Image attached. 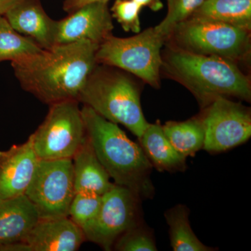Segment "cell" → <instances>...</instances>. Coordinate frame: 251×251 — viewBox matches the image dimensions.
Returning <instances> with one entry per match:
<instances>
[{"label": "cell", "mask_w": 251, "mask_h": 251, "mask_svg": "<svg viewBox=\"0 0 251 251\" xmlns=\"http://www.w3.org/2000/svg\"><path fill=\"white\" fill-rule=\"evenodd\" d=\"M99 44L82 40L57 44L11 62L21 87L43 103L77 100L97 65Z\"/></svg>", "instance_id": "obj_1"}, {"label": "cell", "mask_w": 251, "mask_h": 251, "mask_svg": "<svg viewBox=\"0 0 251 251\" xmlns=\"http://www.w3.org/2000/svg\"><path fill=\"white\" fill-rule=\"evenodd\" d=\"M81 111L87 138L115 184L128 188L141 199L152 198L154 187L150 175L153 167L141 146L130 140L118 125L90 107L84 105Z\"/></svg>", "instance_id": "obj_2"}, {"label": "cell", "mask_w": 251, "mask_h": 251, "mask_svg": "<svg viewBox=\"0 0 251 251\" xmlns=\"http://www.w3.org/2000/svg\"><path fill=\"white\" fill-rule=\"evenodd\" d=\"M162 59L161 70L187 88L202 108L220 97L251 101L250 78L236 63L170 46Z\"/></svg>", "instance_id": "obj_3"}, {"label": "cell", "mask_w": 251, "mask_h": 251, "mask_svg": "<svg viewBox=\"0 0 251 251\" xmlns=\"http://www.w3.org/2000/svg\"><path fill=\"white\" fill-rule=\"evenodd\" d=\"M77 101L108 121L125 126L138 139L150 125L142 109L139 87L117 68L97 64Z\"/></svg>", "instance_id": "obj_4"}, {"label": "cell", "mask_w": 251, "mask_h": 251, "mask_svg": "<svg viewBox=\"0 0 251 251\" xmlns=\"http://www.w3.org/2000/svg\"><path fill=\"white\" fill-rule=\"evenodd\" d=\"M250 32L218 21L191 16L175 26L166 42L174 49L216 56L237 64L250 54Z\"/></svg>", "instance_id": "obj_5"}, {"label": "cell", "mask_w": 251, "mask_h": 251, "mask_svg": "<svg viewBox=\"0 0 251 251\" xmlns=\"http://www.w3.org/2000/svg\"><path fill=\"white\" fill-rule=\"evenodd\" d=\"M165 41L154 27L148 28L131 37L111 35L99 45L96 60L97 64L133 74L158 89L161 85V49Z\"/></svg>", "instance_id": "obj_6"}, {"label": "cell", "mask_w": 251, "mask_h": 251, "mask_svg": "<svg viewBox=\"0 0 251 251\" xmlns=\"http://www.w3.org/2000/svg\"><path fill=\"white\" fill-rule=\"evenodd\" d=\"M30 138L39 160L72 159L87 138L79 102L50 105L45 120Z\"/></svg>", "instance_id": "obj_7"}, {"label": "cell", "mask_w": 251, "mask_h": 251, "mask_svg": "<svg viewBox=\"0 0 251 251\" xmlns=\"http://www.w3.org/2000/svg\"><path fill=\"white\" fill-rule=\"evenodd\" d=\"M75 193L72 159L39 160L25 195L45 219L69 216Z\"/></svg>", "instance_id": "obj_8"}, {"label": "cell", "mask_w": 251, "mask_h": 251, "mask_svg": "<svg viewBox=\"0 0 251 251\" xmlns=\"http://www.w3.org/2000/svg\"><path fill=\"white\" fill-rule=\"evenodd\" d=\"M141 201L128 188L115 184L102 196L97 218L83 229L86 240L97 244L103 250L111 251L120 236L143 223Z\"/></svg>", "instance_id": "obj_9"}, {"label": "cell", "mask_w": 251, "mask_h": 251, "mask_svg": "<svg viewBox=\"0 0 251 251\" xmlns=\"http://www.w3.org/2000/svg\"><path fill=\"white\" fill-rule=\"evenodd\" d=\"M202 116L205 129L203 149L208 152H224L251 138V111L240 103L220 97L203 108Z\"/></svg>", "instance_id": "obj_10"}, {"label": "cell", "mask_w": 251, "mask_h": 251, "mask_svg": "<svg viewBox=\"0 0 251 251\" xmlns=\"http://www.w3.org/2000/svg\"><path fill=\"white\" fill-rule=\"evenodd\" d=\"M114 29L108 1H96L81 6L57 21L55 45L82 40L101 44Z\"/></svg>", "instance_id": "obj_11"}, {"label": "cell", "mask_w": 251, "mask_h": 251, "mask_svg": "<svg viewBox=\"0 0 251 251\" xmlns=\"http://www.w3.org/2000/svg\"><path fill=\"white\" fill-rule=\"evenodd\" d=\"M39 161L30 136L24 143L0 151V200L25 195Z\"/></svg>", "instance_id": "obj_12"}, {"label": "cell", "mask_w": 251, "mask_h": 251, "mask_svg": "<svg viewBox=\"0 0 251 251\" xmlns=\"http://www.w3.org/2000/svg\"><path fill=\"white\" fill-rule=\"evenodd\" d=\"M85 241L83 230L69 216L39 219L25 239L31 251H75Z\"/></svg>", "instance_id": "obj_13"}, {"label": "cell", "mask_w": 251, "mask_h": 251, "mask_svg": "<svg viewBox=\"0 0 251 251\" xmlns=\"http://www.w3.org/2000/svg\"><path fill=\"white\" fill-rule=\"evenodd\" d=\"M4 16L15 30L30 38L43 49L55 45L57 21L51 19L37 3L23 0Z\"/></svg>", "instance_id": "obj_14"}, {"label": "cell", "mask_w": 251, "mask_h": 251, "mask_svg": "<svg viewBox=\"0 0 251 251\" xmlns=\"http://www.w3.org/2000/svg\"><path fill=\"white\" fill-rule=\"evenodd\" d=\"M39 219L35 206L25 195L0 200V251L25 241Z\"/></svg>", "instance_id": "obj_15"}, {"label": "cell", "mask_w": 251, "mask_h": 251, "mask_svg": "<svg viewBox=\"0 0 251 251\" xmlns=\"http://www.w3.org/2000/svg\"><path fill=\"white\" fill-rule=\"evenodd\" d=\"M72 163L75 192L91 191L103 196L115 185L96 155L88 138L73 157Z\"/></svg>", "instance_id": "obj_16"}, {"label": "cell", "mask_w": 251, "mask_h": 251, "mask_svg": "<svg viewBox=\"0 0 251 251\" xmlns=\"http://www.w3.org/2000/svg\"><path fill=\"white\" fill-rule=\"evenodd\" d=\"M138 140L149 161L157 171L169 173L186 171V157L173 148L163 133L159 121L150 124Z\"/></svg>", "instance_id": "obj_17"}, {"label": "cell", "mask_w": 251, "mask_h": 251, "mask_svg": "<svg viewBox=\"0 0 251 251\" xmlns=\"http://www.w3.org/2000/svg\"><path fill=\"white\" fill-rule=\"evenodd\" d=\"M192 16L251 31V0H204Z\"/></svg>", "instance_id": "obj_18"}, {"label": "cell", "mask_w": 251, "mask_h": 251, "mask_svg": "<svg viewBox=\"0 0 251 251\" xmlns=\"http://www.w3.org/2000/svg\"><path fill=\"white\" fill-rule=\"evenodd\" d=\"M162 127L173 148L186 158L203 149L205 129L202 114L184 122H168Z\"/></svg>", "instance_id": "obj_19"}, {"label": "cell", "mask_w": 251, "mask_h": 251, "mask_svg": "<svg viewBox=\"0 0 251 251\" xmlns=\"http://www.w3.org/2000/svg\"><path fill=\"white\" fill-rule=\"evenodd\" d=\"M189 209L183 204H178L165 213L167 224L170 227V240L174 251H211L196 237L190 225Z\"/></svg>", "instance_id": "obj_20"}, {"label": "cell", "mask_w": 251, "mask_h": 251, "mask_svg": "<svg viewBox=\"0 0 251 251\" xmlns=\"http://www.w3.org/2000/svg\"><path fill=\"white\" fill-rule=\"evenodd\" d=\"M42 48L15 30L4 16H0V62H11L38 53Z\"/></svg>", "instance_id": "obj_21"}, {"label": "cell", "mask_w": 251, "mask_h": 251, "mask_svg": "<svg viewBox=\"0 0 251 251\" xmlns=\"http://www.w3.org/2000/svg\"><path fill=\"white\" fill-rule=\"evenodd\" d=\"M102 196L91 191H76L69 206V217L83 230L95 220Z\"/></svg>", "instance_id": "obj_22"}, {"label": "cell", "mask_w": 251, "mask_h": 251, "mask_svg": "<svg viewBox=\"0 0 251 251\" xmlns=\"http://www.w3.org/2000/svg\"><path fill=\"white\" fill-rule=\"evenodd\" d=\"M204 1V0H167L168 13L154 29L166 40L175 26L191 17Z\"/></svg>", "instance_id": "obj_23"}, {"label": "cell", "mask_w": 251, "mask_h": 251, "mask_svg": "<svg viewBox=\"0 0 251 251\" xmlns=\"http://www.w3.org/2000/svg\"><path fill=\"white\" fill-rule=\"evenodd\" d=\"M119 251H156L157 248L152 232L143 223L125 232L114 244Z\"/></svg>", "instance_id": "obj_24"}, {"label": "cell", "mask_w": 251, "mask_h": 251, "mask_svg": "<svg viewBox=\"0 0 251 251\" xmlns=\"http://www.w3.org/2000/svg\"><path fill=\"white\" fill-rule=\"evenodd\" d=\"M142 8L133 0H116L110 11L125 31L140 32L139 14Z\"/></svg>", "instance_id": "obj_25"}, {"label": "cell", "mask_w": 251, "mask_h": 251, "mask_svg": "<svg viewBox=\"0 0 251 251\" xmlns=\"http://www.w3.org/2000/svg\"><path fill=\"white\" fill-rule=\"evenodd\" d=\"M109 0H64L63 9L68 13L74 12L84 5L96 1H108Z\"/></svg>", "instance_id": "obj_26"}, {"label": "cell", "mask_w": 251, "mask_h": 251, "mask_svg": "<svg viewBox=\"0 0 251 251\" xmlns=\"http://www.w3.org/2000/svg\"><path fill=\"white\" fill-rule=\"evenodd\" d=\"M140 7H148L153 11H158L163 7L161 0H133Z\"/></svg>", "instance_id": "obj_27"}, {"label": "cell", "mask_w": 251, "mask_h": 251, "mask_svg": "<svg viewBox=\"0 0 251 251\" xmlns=\"http://www.w3.org/2000/svg\"><path fill=\"white\" fill-rule=\"evenodd\" d=\"M22 1L23 0H0V16H4L9 10Z\"/></svg>", "instance_id": "obj_28"}]
</instances>
